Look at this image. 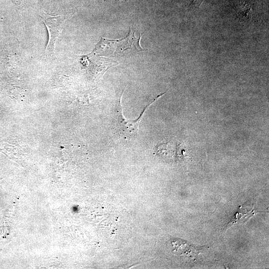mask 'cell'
I'll use <instances>...</instances> for the list:
<instances>
[{
    "label": "cell",
    "instance_id": "cell-2",
    "mask_svg": "<svg viewBox=\"0 0 269 269\" xmlns=\"http://www.w3.org/2000/svg\"><path fill=\"white\" fill-rule=\"evenodd\" d=\"M70 14L51 15L43 13L40 15L41 21L47 27L49 34V40L45 49V54H54L55 44Z\"/></svg>",
    "mask_w": 269,
    "mask_h": 269
},
{
    "label": "cell",
    "instance_id": "cell-6",
    "mask_svg": "<svg viewBox=\"0 0 269 269\" xmlns=\"http://www.w3.org/2000/svg\"><path fill=\"white\" fill-rule=\"evenodd\" d=\"M204 0H192L191 4H195V5H200Z\"/></svg>",
    "mask_w": 269,
    "mask_h": 269
},
{
    "label": "cell",
    "instance_id": "cell-3",
    "mask_svg": "<svg viewBox=\"0 0 269 269\" xmlns=\"http://www.w3.org/2000/svg\"><path fill=\"white\" fill-rule=\"evenodd\" d=\"M172 252L176 255L185 256L194 259L203 251L204 247L191 244L180 239L171 240Z\"/></svg>",
    "mask_w": 269,
    "mask_h": 269
},
{
    "label": "cell",
    "instance_id": "cell-5",
    "mask_svg": "<svg viewBox=\"0 0 269 269\" xmlns=\"http://www.w3.org/2000/svg\"><path fill=\"white\" fill-rule=\"evenodd\" d=\"M234 9L239 17L249 18L252 13V8L245 0H233Z\"/></svg>",
    "mask_w": 269,
    "mask_h": 269
},
{
    "label": "cell",
    "instance_id": "cell-4",
    "mask_svg": "<svg viewBox=\"0 0 269 269\" xmlns=\"http://www.w3.org/2000/svg\"><path fill=\"white\" fill-rule=\"evenodd\" d=\"M258 213V211L255 209V206L242 207L241 206L238 209L237 212L235 214L234 218L229 223L227 227H230L233 225L236 224L238 223H246L252 216Z\"/></svg>",
    "mask_w": 269,
    "mask_h": 269
},
{
    "label": "cell",
    "instance_id": "cell-1",
    "mask_svg": "<svg viewBox=\"0 0 269 269\" xmlns=\"http://www.w3.org/2000/svg\"><path fill=\"white\" fill-rule=\"evenodd\" d=\"M165 93L158 95L155 98L146 105L139 117L136 119L133 120H127L124 116L123 107L121 104V99L122 96V94H121L117 105V117L116 123V130L119 135L127 140L135 138L138 134L139 125L144 115V113L150 105L164 95Z\"/></svg>",
    "mask_w": 269,
    "mask_h": 269
}]
</instances>
